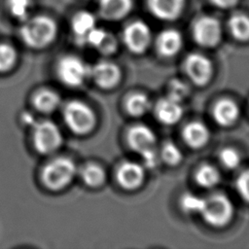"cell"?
<instances>
[{
  "mask_svg": "<svg viewBox=\"0 0 249 249\" xmlns=\"http://www.w3.org/2000/svg\"><path fill=\"white\" fill-rule=\"evenodd\" d=\"M57 25L47 16L29 17L20 28L22 41L30 48L40 49L50 45L56 37Z\"/></svg>",
  "mask_w": 249,
  "mask_h": 249,
  "instance_id": "cell-1",
  "label": "cell"
},
{
  "mask_svg": "<svg viewBox=\"0 0 249 249\" xmlns=\"http://www.w3.org/2000/svg\"><path fill=\"white\" fill-rule=\"evenodd\" d=\"M204 221L213 227L227 225L233 215V205L223 194H215L204 198L200 213Z\"/></svg>",
  "mask_w": 249,
  "mask_h": 249,
  "instance_id": "cell-2",
  "label": "cell"
},
{
  "mask_svg": "<svg viewBox=\"0 0 249 249\" xmlns=\"http://www.w3.org/2000/svg\"><path fill=\"white\" fill-rule=\"evenodd\" d=\"M63 119L67 126L77 134L89 132L95 124L93 111L84 102L72 100L63 108Z\"/></svg>",
  "mask_w": 249,
  "mask_h": 249,
  "instance_id": "cell-3",
  "label": "cell"
},
{
  "mask_svg": "<svg viewBox=\"0 0 249 249\" xmlns=\"http://www.w3.org/2000/svg\"><path fill=\"white\" fill-rule=\"evenodd\" d=\"M76 171V165L72 160L65 157L56 158L45 166L43 180L48 188L58 190L73 180Z\"/></svg>",
  "mask_w": 249,
  "mask_h": 249,
  "instance_id": "cell-4",
  "label": "cell"
},
{
  "mask_svg": "<svg viewBox=\"0 0 249 249\" xmlns=\"http://www.w3.org/2000/svg\"><path fill=\"white\" fill-rule=\"evenodd\" d=\"M57 75L69 87H79L89 77L90 67L76 55H64L57 62Z\"/></svg>",
  "mask_w": 249,
  "mask_h": 249,
  "instance_id": "cell-5",
  "label": "cell"
},
{
  "mask_svg": "<svg viewBox=\"0 0 249 249\" xmlns=\"http://www.w3.org/2000/svg\"><path fill=\"white\" fill-rule=\"evenodd\" d=\"M61 132L58 126L48 120L36 122L33 124V142L41 154H50L61 144Z\"/></svg>",
  "mask_w": 249,
  "mask_h": 249,
  "instance_id": "cell-6",
  "label": "cell"
},
{
  "mask_svg": "<svg viewBox=\"0 0 249 249\" xmlns=\"http://www.w3.org/2000/svg\"><path fill=\"white\" fill-rule=\"evenodd\" d=\"M222 25L213 17L203 16L194 22L193 37L202 47L212 48L217 46L222 40Z\"/></svg>",
  "mask_w": 249,
  "mask_h": 249,
  "instance_id": "cell-7",
  "label": "cell"
},
{
  "mask_svg": "<svg viewBox=\"0 0 249 249\" xmlns=\"http://www.w3.org/2000/svg\"><path fill=\"white\" fill-rule=\"evenodd\" d=\"M123 40L131 53L139 54L144 53L150 46L152 32L147 23L142 20H135L124 27Z\"/></svg>",
  "mask_w": 249,
  "mask_h": 249,
  "instance_id": "cell-8",
  "label": "cell"
},
{
  "mask_svg": "<svg viewBox=\"0 0 249 249\" xmlns=\"http://www.w3.org/2000/svg\"><path fill=\"white\" fill-rule=\"evenodd\" d=\"M185 69L192 82L197 86L207 84L213 72L211 61L205 55L197 53H191L187 56Z\"/></svg>",
  "mask_w": 249,
  "mask_h": 249,
  "instance_id": "cell-9",
  "label": "cell"
},
{
  "mask_svg": "<svg viewBox=\"0 0 249 249\" xmlns=\"http://www.w3.org/2000/svg\"><path fill=\"white\" fill-rule=\"evenodd\" d=\"M187 0H147L151 14L161 20H174L183 13Z\"/></svg>",
  "mask_w": 249,
  "mask_h": 249,
  "instance_id": "cell-10",
  "label": "cell"
},
{
  "mask_svg": "<svg viewBox=\"0 0 249 249\" xmlns=\"http://www.w3.org/2000/svg\"><path fill=\"white\" fill-rule=\"evenodd\" d=\"M89 76L100 88L111 89L121 80V70L113 62L99 61L90 67Z\"/></svg>",
  "mask_w": 249,
  "mask_h": 249,
  "instance_id": "cell-11",
  "label": "cell"
},
{
  "mask_svg": "<svg viewBox=\"0 0 249 249\" xmlns=\"http://www.w3.org/2000/svg\"><path fill=\"white\" fill-rule=\"evenodd\" d=\"M145 177V171L141 164L133 161L123 162L117 171L118 183L126 190L138 188Z\"/></svg>",
  "mask_w": 249,
  "mask_h": 249,
  "instance_id": "cell-12",
  "label": "cell"
},
{
  "mask_svg": "<svg viewBox=\"0 0 249 249\" xmlns=\"http://www.w3.org/2000/svg\"><path fill=\"white\" fill-rule=\"evenodd\" d=\"M155 113L160 123L171 125L179 122L182 118L183 106L180 101H177L167 95L157 102Z\"/></svg>",
  "mask_w": 249,
  "mask_h": 249,
  "instance_id": "cell-13",
  "label": "cell"
},
{
  "mask_svg": "<svg viewBox=\"0 0 249 249\" xmlns=\"http://www.w3.org/2000/svg\"><path fill=\"white\" fill-rule=\"evenodd\" d=\"M127 141L131 149L140 154L155 147L156 135L149 126L145 124H136L128 130Z\"/></svg>",
  "mask_w": 249,
  "mask_h": 249,
  "instance_id": "cell-14",
  "label": "cell"
},
{
  "mask_svg": "<svg viewBox=\"0 0 249 249\" xmlns=\"http://www.w3.org/2000/svg\"><path fill=\"white\" fill-rule=\"evenodd\" d=\"M99 13L108 20H120L132 10V0H99Z\"/></svg>",
  "mask_w": 249,
  "mask_h": 249,
  "instance_id": "cell-15",
  "label": "cell"
},
{
  "mask_svg": "<svg viewBox=\"0 0 249 249\" xmlns=\"http://www.w3.org/2000/svg\"><path fill=\"white\" fill-rule=\"evenodd\" d=\"M157 48L163 56H172L176 54L183 46V37L175 29H165L157 37Z\"/></svg>",
  "mask_w": 249,
  "mask_h": 249,
  "instance_id": "cell-16",
  "label": "cell"
},
{
  "mask_svg": "<svg viewBox=\"0 0 249 249\" xmlns=\"http://www.w3.org/2000/svg\"><path fill=\"white\" fill-rule=\"evenodd\" d=\"M94 27H96V18L88 11L78 12L71 21L72 32L77 42L81 45H85L86 37Z\"/></svg>",
  "mask_w": 249,
  "mask_h": 249,
  "instance_id": "cell-17",
  "label": "cell"
},
{
  "mask_svg": "<svg viewBox=\"0 0 249 249\" xmlns=\"http://www.w3.org/2000/svg\"><path fill=\"white\" fill-rule=\"evenodd\" d=\"M239 116V108L231 99H222L213 108V118L222 126H229L235 123Z\"/></svg>",
  "mask_w": 249,
  "mask_h": 249,
  "instance_id": "cell-18",
  "label": "cell"
},
{
  "mask_svg": "<svg viewBox=\"0 0 249 249\" xmlns=\"http://www.w3.org/2000/svg\"><path fill=\"white\" fill-rule=\"evenodd\" d=\"M209 130L201 122H191L183 129V138L192 148L197 149L204 146L209 139Z\"/></svg>",
  "mask_w": 249,
  "mask_h": 249,
  "instance_id": "cell-19",
  "label": "cell"
},
{
  "mask_svg": "<svg viewBox=\"0 0 249 249\" xmlns=\"http://www.w3.org/2000/svg\"><path fill=\"white\" fill-rule=\"evenodd\" d=\"M228 26L231 34L238 41L249 40V17L244 14L232 15L229 21Z\"/></svg>",
  "mask_w": 249,
  "mask_h": 249,
  "instance_id": "cell-20",
  "label": "cell"
},
{
  "mask_svg": "<svg viewBox=\"0 0 249 249\" xmlns=\"http://www.w3.org/2000/svg\"><path fill=\"white\" fill-rule=\"evenodd\" d=\"M34 105L41 112L51 113L60 105V97L53 90L43 89L35 95Z\"/></svg>",
  "mask_w": 249,
  "mask_h": 249,
  "instance_id": "cell-21",
  "label": "cell"
},
{
  "mask_svg": "<svg viewBox=\"0 0 249 249\" xmlns=\"http://www.w3.org/2000/svg\"><path fill=\"white\" fill-rule=\"evenodd\" d=\"M151 107V102L149 98L144 93H133L131 94L125 102L126 111L131 116H142Z\"/></svg>",
  "mask_w": 249,
  "mask_h": 249,
  "instance_id": "cell-22",
  "label": "cell"
},
{
  "mask_svg": "<svg viewBox=\"0 0 249 249\" xmlns=\"http://www.w3.org/2000/svg\"><path fill=\"white\" fill-rule=\"evenodd\" d=\"M84 182L89 187H98L105 181V172L103 168L95 163H89L81 171Z\"/></svg>",
  "mask_w": 249,
  "mask_h": 249,
  "instance_id": "cell-23",
  "label": "cell"
},
{
  "mask_svg": "<svg viewBox=\"0 0 249 249\" xmlns=\"http://www.w3.org/2000/svg\"><path fill=\"white\" fill-rule=\"evenodd\" d=\"M196 181L204 188H212L220 181L219 171L210 164H203L196 173Z\"/></svg>",
  "mask_w": 249,
  "mask_h": 249,
  "instance_id": "cell-24",
  "label": "cell"
},
{
  "mask_svg": "<svg viewBox=\"0 0 249 249\" xmlns=\"http://www.w3.org/2000/svg\"><path fill=\"white\" fill-rule=\"evenodd\" d=\"M32 7V0H7V8L10 14L21 21L30 17Z\"/></svg>",
  "mask_w": 249,
  "mask_h": 249,
  "instance_id": "cell-25",
  "label": "cell"
},
{
  "mask_svg": "<svg viewBox=\"0 0 249 249\" xmlns=\"http://www.w3.org/2000/svg\"><path fill=\"white\" fill-rule=\"evenodd\" d=\"M160 159L169 165H176L182 160V152L179 147L171 141H167L161 147Z\"/></svg>",
  "mask_w": 249,
  "mask_h": 249,
  "instance_id": "cell-26",
  "label": "cell"
},
{
  "mask_svg": "<svg viewBox=\"0 0 249 249\" xmlns=\"http://www.w3.org/2000/svg\"><path fill=\"white\" fill-rule=\"evenodd\" d=\"M204 198L198 196L197 195L187 193L181 196L180 205L183 211L186 213H200Z\"/></svg>",
  "mask_w": 249,
  "mask_h": 249,
  "instance_id": "cell-27",
  "label": "cell"
},
{
  "mask_svg": "<svg viewBox=\"0 0 249 249\" xmlns=\"http://www.w3.org/2000/svg\"><path fill=\"white\" fill-rule=\"evenodd\" d=\"M17 59L15 49L7 44H0V72L10 70Z\"/></svg>",
  "mask_w": 249,
  "mask_h": 249,
  "instance_id": "cell-28",
  "label": "cell"
},
{
  "mask_svg": "<svg viewBox=\"0 0 249 249\" xmlns=\"http://www.w3.org/2000/svg\"><path fill=\"white\" fill-rule=\"evenodd\" d=\"M219 160L226 168L233 169L238 166L240 156L233 148H224L219 153Z\"/></svg>",
  "mask_w": 249,
  "mask_h": 249,
  "instance_id": "cell-29",
  "label": "cell"
},
{
  "mask_svg": "<svg viewBox=\"0 0 249 249\" xmlns=\"http://www.w3.org/2000/svg\"><path fill=\"white\" fill-rule=\"evenodd\" d=\"M190 93L187 84L180 80H172L168 86V96L182 102Z\"/></svg>",
  "mask_w": 249,
  "mask_h": 249,
  "instance_id": "cell-30",
  "label": "cell"
},
{
  "mask_svg": "<svg viewBox=\"0 0 249 249\" xmlns=\"http://www.w3.org/2000/svg\"><path fill=\"white\" fill-rule=\"evenodd\" d=\"M236 189L241 197L249 202V169L243 171L236 179Z\"/></svg>",
  "mask_w": 249,
  "mask_h": 249,
  "instance_id": "cell-31",
  "label": "cell"
},
{
  "mask_svg": "<svg viewBox=\"0 0 249 249\" xmlns=\"http://www.w3.org/2000/svg\"><path fill=\"white\" fill-rule=\"evenodd\" d=\"M140 155L143 160L144 165L148 168H154L160 163V156L158 153V151L155 149V147L150 148V149L140 153Z\"/></svg>",
  "mask_w": 249,
  "mask_h": 249,
  "instance_id": "cell-32",
  "label": "cell"
},
{
  "mask_svg": "<svg viewBox=\"0 0 249 249\" xmlns=\"http://www.w3.org/2000/svg\"><path fill=\"white\" fill-rule=\"evenodd\" d=\"M117 47H118L117 39L114 37L112 33L107 32L101 44L98 46L97 50L104 54H110L117 50Z\"/></svg>",
  "mask_w": 249,
  "mask_h": 249,
  "instance_id": "cell-33",
  "label": "cell"
},
{
  "mask_svg": "<svg viewBox=\"0 0 249 249\" xmlns=\"http://www.w3.org/2000/svg\"><path fill=\"white\" fill-rule=\"evenodd\" d=\"M210 2L218 8L230 9L234 7L239 2V0H210Z\"/></svg>",
  "mask_w": 249,
  "mask_h": 249,
  "instance_id": "cell-34",
  "label": "cell"
},
{
  "mask_svg": "<svg viewBox=\"0 0 249 249\" xmlns=\"http://www.w3.org/2000/svg\"><path fill=\"white\" fill-rule=\"evenodd\" d=\"M22 120L27 124H34V123H35L33 117L30 114H28V113H25V114L22 115Z\"/></svg>",
  "mask_w": 249,
  "mask_h": 249,
  "instance_id": "cell-35",
  "label": "cell"
}]
</instances>
